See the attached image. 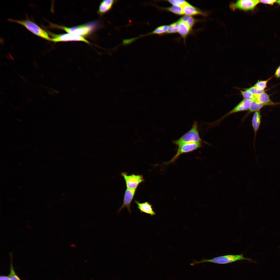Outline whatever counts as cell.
I'll use <instances>...</instances> for the list:
<instances>
[{
  "label": "cell",
  "mask_w": 280,
  "mask_h": 280,
  "mask_svg": "<svg viewBox=\"0 0 280 280\" xmlns=\"http://www.w3.org/2000/svg\"><path fill=\"white\" fill-rule=\"evenodd\" d=\"M184 14L186 15L196 16L200 15L206 16L207 15L204 12L188 3L182 7Z\"/></svg>",
  "instance_id": "cell-11"
},
{
  "label": "cell",
  "mask_w": 280,
  "mask_h": 280,
  "mask_svg": "<svg viewBox=\"0 0 280 280\" xmlns=\"http://www.w3.org/2000/svg\"><path fill=\"white\" fill-rule=\"evenodd\" d=\"M162 9L169 11L178 15H182L184 14L182 8L179 6L173 5L170 7L162 8Z\"/></svg>",
  "instance_id": "cell-19"
},
{
  "label": "cell",
  "mask_w": 280,
  "mask_h": 280,
  "mask_svg": "<svg viewBox=\"0 0 280 280\" xmlns=\"http://www.w3.org/2000/svg\"><path fill=\"white\" fill-rule=\"evenodd\" d=\"M201 142L189 143L178 146L177 152L174 157L170 160L164 163V164L168 165L174 162L180 155L193 151L201 147Z\"/></svg>",
  "instance_id": "cell-5"
},
{
  "label": "cell",
  "mask_w": 280,
  "mask_h": 280,
  "mask_svg": "<svg viewBox=\"0 0 280 280\" xmlns=\"http://www.w3.org/2000/svg\"><path fill=\"white\" fill-rule=\"evenodd\" d=\"M33 65L37 68H38V66L36 62H33Z\"/></svg>",
  "instance_id": "cell-30"
},
{
  "label": "cell",
  "mask_w": 280,
  "mask_h": 280,
  "mask_svg": "<svg viewBox=\"0 0 280 280\" xmlns=\"http://www.w3.org/2000/svg\"><path fill=\"white\" fill-rule=\"evenodd\" d=\"M246 89L249 91L253 95L260 94L265 92V90L260 89L254 86Z\"/></svg>",
  "instance_id": "cell-26"
},
{
  "label": "cell",
  "mask_w": 280,
  "mask_h": 280,
  "mask_svg": "<svg viewBox=\"0 0 280 280\" xmlns=\"http://www.w3.org/2000/svg\"><path fill=\"white\" fill-rule=\"evenodd\" d=\"M49 34L52 37L50 41L54 42L70 41H81L89 44V41L82 36L75 35L70 33L62 34H55L49 32Z\"/></svg>",
  "instance_id": "cell-7"
},
{
  "label": "cell",
  "mask_w": 280,
  "mask_h": 280,
  "mask_svg": "<svg viewBox=\"0 0 280 280\" xmlns=\"http://www.w3.org/2000/svg\"><path fill=\"white\" fill-rule=\"evenodd\" d=\"M276 0H261L259 1L260 3L264 4H268L271 5L276 3Z\"/></svg>",
  "instance_id": "cell-27"
},
{
  "label": "cell",
  "mask_w": 280,
  "mask_h": 280,
  "mask_svg": "<svg viewBox=\"0 0 280 280\" xmlns=\"http://www.w3.org/2000/svg\"><path fill=\"white\" fill-rule=\"evenodd\" d=\"M71 246L72 247H75L76 246L75 245V244H72V245H71Z\"/></svg>",
  "instance_id": "cell-32"
},
{
  "label": "cell",
  "mask_w": 280,
  "mask_h": 280,
  "mask_svg": "<svg viewBox=\"0 0 280 280\" xmlns=\"http://www.w3.org/2000/svg\"><path fill=\"white\" fill-rule=\"evenodd\" d=\"M274 76L277 78H280V65L276 70Z\"/></svg>",
  "instance_id": "cell-28"
},
{
  "label": "cell",
  "mask_w": 280,
  "mask_h": 280,
  "mask_svg": "<svg viewBox=\"0 0 280 280\" xmlns=\"http://www.w3.org/2000/svg\"><path fill=\"white\" fill-rule=\"evenodd\" d=\"M50 26L52 28L61 29L68 33L81 36H87L94 29L96 25L95 23L93 22L67 27L52 23H50Z\"/></svg>",
  "instance_id": "cell-2"
},
{
  "label": "cell",
  "mask_w": 280,
  "mask_h": 280,
  "mask_svg": "<svg viewBox=\"0 0 280 280\" xmlns=\"http://www.w3.org/2000/svg\"><path fill=\"white\" fill-rule=\"evenodd\" d=\"M241 95L242 96L244 99L251 100H255L254 95L252 94L249 91L246 89L244 90H240Z\"/></svg>",
  "instance_id": "cell-22"
},
{
  "label": "cell",
  "mask_w": 280,
  "mask_h": 280,
  "mask_svg": "<svg viewBox=\"0 0 280 280\" xmlns=\"http://www.w3.org/2000/svg\"><path fill=\"white\" fill-rule=\"evenodd\" d=\"M178 21V32L183 38L185 42L186 37L191 30L184 22L180 19Z\"/></svg>",
  "instance_id": "cell-15"
},
{
  "label": "cell",
  "mask_w": 280,
  "mask_h": 280,
  "mask_svg": "<svg viewBox=\"0 0 280 280\" xmlns=\"http://www.w3.org/2000/svg\"><path fill=\"white\" fill-rule=\"evenodd\" d=\"M261 115L260 111L255 112L253 116L252 122V125L254 132V139L255 137L257 131L259 129L261 123Z\"/></svg>",
  "instance_id": "cell-16"
},
{
  "label": "cell",
  "mask_w": 280,
  "mask_h": 280,
  "mask_svg": "<svg viewBox=\"0 0 280 280\" xmlns=\"http://www.w3.org/2000/svg\"><path fill=\"white\" fill-rule=\"evenodd\" d=\"M167 1L173 5L182 8L188 3L186 1L183 0H169Z\"/></svg>",
  "instance_id": "cell-25"
},
{
  "label": "cell",
  "mask_w": 280,
  "mask_h": 280,
  "mask_svg": "<svg viewBox=\"0 0 280 280\" xmlns=\"http://www.w3.org/2000/svg\"><path fill=\"white\" fill-rule=\"evenodd\" d=\"M252 101L248 100H243L232 110L222 117L219 120V121H220L225 117L232 114L240 111L249 110Z\"/></svg>",
  "instance_id": "cell-10"
},
{
  "label": "cell",
  "mask_w": 280,
  "mask_h": 280,
  "mask_svg": "<svg viewBox=\"0 0 280 280\" xmlns=\"http://www.w3.org/2000/svg\"><path fill=\"white\" fill-rule=\"evenodd\" d=\"M168 26L167 25H163L159 26L151 32L149 33L141 35L137 37L131 38V40L133 41L136 40L139 37L145 36L150 34H156L159 35H162L165 33H166L168 29Z\"/></svg>",
  "instance_id": "cell-17"
},
{
  "label": "cell",
  "mask_w": 280,
  "mask_h": 280,
  "mask_svg": "<svg viewBox=\"0 0 280 280\" xmlns=\"http://www.w3.org/2000/svg\"><path fill=\"white\" fill-rule=\"evenodd\" d=\"M255 100L266 106L275 105L280 104L279 103H275L270 99L269 95L265 92L260 94L254 95Z\"/></svg>",
  "instance_id": "cell-12"
},
{
  "label": "cell",
  "mask_w": 280,
  "mask_h": 280,
  "mask_svg": "<svg viewBox=\"0 0 280 280\" xmlns=\"http://www.w3.org/2000/svg\"><path fill=\"white\" fill-rule=\"evenodd\" d=\"M197 122H194L192 127L188 131L178 139L173 141V143L178 146L183 144L189 143L205 142L200 137Z\"/></svg>",
  "instance_id": "cell-3"
},
{
  "label": "cell",
  "mask_w": 280,
  "mask_h": 280,
  "mask_svg": "<svg viewBox=\"0 0 280 280\" xmlns=\"http://www.w3.org/2000/svg\"><path fill=\"white\" fill-rule=\"evenodd\" d=\"M137 189V188H127L124 193L122 205L118 210V213H119L125 207L127 208L130 213H131L130 205Z\"/></svg>",
  "instance_id": "cell-9"
},
{
  "label": "cell",
  "mask_w": 280,
  "mask_h": 280,
  "mask_svg": "<svg viewBox=\"0 0 280 280\" xmlns=\"http://www.w3.org/2000/svg\"><path fill=\"white\" fill-rule=\"evenodd\" d=\"M135 202L137 205V208L140 210L141 212L145 213L151 216L156 214L155 212L152 208V205L148 202L141 203L139 201L135 200Z\"/></svg>",
  "instance_id": "cell-13"
},
{
  "label": "cell",
  "mask_w": 280,
  "mask_h": 280,
  "mask_svg": "<svg viewBox=\"0 0 280 280\" xmlns=\"http://www.w3.org/2000/svg\"><path fill=\"white\" fill-rule=\"evenodd\" d=\"M116 1L105 0L100 3L97 11L98 13L102 15L109 11L112 8Z\"/></svg>",
  "instance_id": "cell-14"
},
{
  "label": "cell",
  "mask_w": 280,
  "mask_h": 280,
  "mask_svg": "<svg viewBox=\"0 0 280 280\" xmlns=\"http://www.w3.org/2000/svg\"><path fill=\"white\" fill-rule=\"evenodd\" d=\"M180 19L184 22L192 30V29L196 23L198 21L192 16L185 15L182 17Z\"/></svg>",
  "instance_id": "cell-18"
},
{
  "label": "cell",
  "mask_w": 280,
  "mask_h": 280,
  "mask_svg": "<svg viewBox=\"0 0 280 280\" xmlns=\"http://www.w3.org/2000/svg\"><path fill=\"white\" fill-rule=\"evenodd\" d=\"M0 280H11L9 276H1L0 277Z\"/></svg>",
  "instance_id": "cell-29"
},
{
  "label": "cell",
  "mask_w": 280,
  "mask_h": 280,
  "mask_svg": "<svg viewBox=\"0 0 280 280\" xmlns=\"http://www.w3.org/2000/svg\"><path fill=\"white\" fill-rule=\"evenodd\" d=\"M8 20L11 22L18 23L23 26L31 32L39 37L48 40H51V38L47 32L30 20H20L9 19Z\"/></svg>",
  "instance_id": "cell-4"
},
{
  "label": "cell",
  "mask_w": 280,
  "mask_h": 280,
  "mask_svg": "<svg viewBox=\"0 0 280 280\" xmlns=\"http://www.w3.org/2000/svg\"><path fill=\"white\" fill-rule=\"evenodd\" d=\"M260 3L258 0H240L232 3L230 8L233 10L239 9L244 11L253 10Z\"/></svg>",
  "instance_id": "cell-6"
},
{
  "label": "cell",
  "mask_w": 280,
  "mask_h": 280,
  "mask_svg": "<svg viewBox=\"0 0 280 280\" xmlns=\"http://www.w3.org/2000/svg\"><path fill=\"white\" fill-rule=\"evenodd\" d=\"M241 260H246L255 263V262L249 258L245 257L243 254L239 255H227L214 257L210 259H203L201 260L197 261L193 260L190 264L192 266L206 262H210L220 264H225L230 263Z\"/></svg>",
  "instance_id": "cell-1"
},
{
  "label": "cell",
  "mask_w": 280,
  "mask_h": 280,
  "mask_svg": "<svg viewBox=\"0 0 280 280\" xmlns=\"http://www.w3.org/2000/svg\"><path fill=\"white\" fill-rule=\"evenodd\" d=\"M121 175L125 181L127 188H137L138 185L144 181L143 176L142 175L132 174L128 175L126 172H122L121 173Z\"/></svg>",
  "instance_id": "cell-8"
},
{
  "label": "cell",
  "mask_w": 280,
  "mask_h": 280,
  "mask_svg": "<svg viewBox=\"0 0 280 280\" xmlns=\"http://www.w3.org/2000/svg\"><path fill=\"white\" fill-rule=\"evenodd\" d=\"M11 259L10 272L8 276L11 280H21L15 272L13 266L12 259L11 258Z\"/></svg>",
  "instance_id": "cell-24"
},
{
  "label": "cell",
  "mask_w": 280,
  "mask_h": 280,
  "mask_svg": "<svg viewBox=\"0 0 280 280\" xmlns=\"http://www.w3.org/2000/svg\"><path fill=\"white\" fill-rule=\"evenodd\" d=\"M178 21L172 23L168 26L166 33L171 34L177 33L178 31Z\"/></svg>",
  "instance_id": "cell-23"
},
{
  "label": "cell",
  "mask_w": 280,
  "mask_h": 280,
  "mask_svg": "<svg viewBox=\"0 0 280 280\" xmlns=\"http://www.w3.org/2000/svg\"><path fill=\"white\" fill-rule=\"evenodd\" d=\"M273 77V76H272L266 80H258L254 86L260 89L265 90V89L267 87V85L268 82Z\"/></svg>",
  "instance_id": "cell-21"
},
{
  "label": "cell",
  "mask_w": 280,
  "mask_h": 280,
  "mask_svg": "<svg viewBox=\"0 0 280 280\" xmlns=\"http://www.w3.org/2000/svg\"><path fill=\"white\" fill-rule=\"evenodd\" d=\"M265 104L256 101H253L249 109V113L260 111V110L264 106Z\"/></svg>",
  "instance_id": "cell-20"
},
{
  "label": "cell",
  "mask_w": 280,
  "mask_h": 280,
  "mask_svg": "<svg viewBox=\"0 0 280 280\" xmlns=\"http://www.w3.org/2000/svg\"><path fill=\"white\" fill-rule=\"evenodd\" d=\"M276 3L280 6V0H276Z\"/></svg>",
  "instance_id": "cell-31"
}]
</instances>
